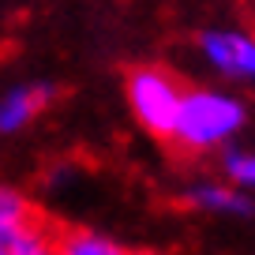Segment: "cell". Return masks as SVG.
Wrapping results in <instances>:
<instances>
[{
	"instance_id": "3957f363",
	"label": "cell",
	"mask_w": 255,
	"mask_h": 255,
	"mask_svg": "<svg viewBox=\"0 0 255 255\" xmlns=\"http://www.w3.org/2000/svg\"><path fill=\"white\" fill-rule=\"evenodd\" d=\"M199 49L214 72L225 79H255V34L240 30H207Z\"/></svg>"
},
{
	"instance_id": "8992f818",
	"label": "cell",
	"mask_w": 255,
	"mask_h": 255,
	"mask_svg": "<svg viewBox=\"0 0 255 255\" xmlns=\"http://www.w3.org/2000/svg\"><path fill=\"white\" fill-rule=\"evenodd\" d=\"M56 255H124L113 240L98 237V233L87 229H72V233H60L56 237Z\"/></svg>"
},
{
	"instance_id": "7a4b0ae2",
	"label": "cell",
	"mask_w": 255,
	"mask_h": 255,
	"mask_svg": "<svg viewBox=\"0 0 255 255\" xmlns=\"http://www.w3.org/2000/svg\"><path fill=\"white\" fill-rule=\"evenodd\" d=\"M180 98H184V87L165 68H135V72L128 75V105H131L135 120L154 139H165L169 143Z\"/></svg>"
},
{
	"instance_id": "30bf717a",
	"label": "cell",
	"mask_w": 255,
	"mask_h": 255,
	"mask_svg": "<svg viewBox=\"0 0 255 255\" xmlns=\"http://www.w3.org/2000/svg\"><path fill=\"white\" fill-rule=\"evenodd\" d=\"M0 255H11V252H8V240H0Z\"/></svg>"
},
{
	"instance_id": "8fae6325",
	"label": "cell",
	"mask_w": 255,
	"mask_h": 255,
	"mask_svg": "<svg viewBox=\"0 0 255 255\" xmlns=\"http://www.w3.org/2000/svg\"><path fill=\"white\" fill-rule=\"evenodd\" d=\"M124 255H128V252H124Z\"/></svg>"
},
{
	"instance_id": "9c48e42d",
	"label": "cell",
	"mask_w": 255,
	"mask_h": 255,
	"mask_svg": "<svg viewBox=\"0 0 255 255\" xmlns=\"http://www.w3.org/2000/svg\"><path fill=\"white\" fill-rule=\"evenodd\" d=\"M222 169L233 188H255V150H229L222 158Z\"/></svg>"
},
{
	"instance_id": "52a82bcc",
	"label": "cell",
	"mask_w": 255,
	"mask_h": 255,
	"mask_svg": "<svg viewBox=\"0 0 255 255\" xmlns=\"http://www.w3.org/2000/svg\"><path fill=\"white\" fill-rule=\"evenodd\" d=\"M11 255H56V237L38 222H26L15 237H8Z\"/></svg>"
},
{
	"instance_id": "5b68a950",
	"label": "cell",
	"mask_w": 255,
	"mask_h": 255,
	"mask_svg": "<svg viewBox=\"0 0 255 255\" xmlns=\"http://www.w3.org/2000/svg\"><path fill=\"white\" fill-rule=\"evenodd\" d=\"M188 203L210 214H252V199L233 184H199L188 191Z\"/></svg>"
},
{
	"instance_id": "6da1fadb",
	"label": "cell",
	"mask_w": 255,
	"mask_h": 255,
	"mask_svg": "<svg viewBox=\"0 0 255 255\" xmlns=\"http://www.w3.org/2000/svg\"><path fill=\"white\" fill-rule=\"evenodd\" d=\"M248 120V109L229 94L218 90H184L180 109H176V124L169 143H176L188 154H203L225 146Z\"/></svg>"
},
{
	"instance_id": "ba28073f",
	"label": "cell",
	"mask_w": 255,
	"mask_h": 255,
	"mask_svg": "<svg viewBox=\"0 0 255 255\" xmlns=\"http://www.w3.org/2000/svg\"><path fill=\"white\" fill-rule=\"evenodd\" d=\"M26 222H34L26 199L19 195V191H11V188H0V240L15 237Z\"/></svg>"
},
{
	"instance_id": "277c9868",
	"label": "cell",
	"mask_w": 255,
	"mask_h": 255,
	"mask_svg": "<svg viewBox=\"0 0 255 255\" xmlns=\"http://www.w3.org/2000/svg\"><path fill=\"white\" fill-rule=\"evenodd\" d=\"M49 102H53V90H49L45 83H26V87L8 90V94L0 98V131L8 135V131L26 128Z\"/></svg>"
}]
</instances>
